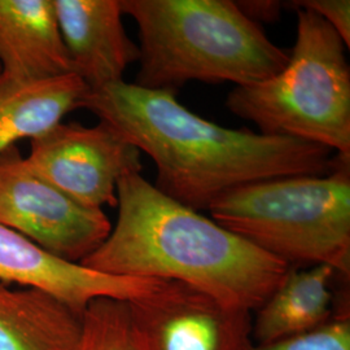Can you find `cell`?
Listing matches in <instances>:
<instances>
[{"label": "cell", "mask_w": 350, "mask_h": 350, "mask_svg": "<svg viewBox=\"0 0 350 350\" xmlns=\"http://www.w3.org/2000/svg\"><path fill=\"white\" fill-rule=\"evenodd\" d=\"M336 271L327 265L289 267L271 296L254 312L252 338L269 345L310 334L335 315L331 282Z\"/></svg>", "instance_id": "12"}, {"label": "cell", "mask_w": 350, "mask_h": 350, "mask_svg": "<svg viewBox=\"0 0 350 350\" xmlns=\"http://www.w3.org/2000/svg\"><path fill=\"white\" fill-rule=\"evenodd\" d=\"M296 10H306L318 14L331 26L347 47L350 46L349 0H300L289 1Z\"/></svg>", "instance_id": "17"}, {"label": "cell", "mask_w": 350, "mask_h": 350, "mask_svg": "<svg viewBox=\"0 0 350 350\" xmlns=\"http://www.w3.org/2000/svg\"><path fill=\"white\" fill-rule=\"evenodd\" d=\"M133 350H250L252 313L179 282L127 302Z\"/></svg>", "instance_id": "8"}, {"label": "cell", "mask_w": 350, "mask_h": 350, "mask_svg": "<svg viewBox=\"0 0 350 350\" xmlns=\"http://www.w3.org/2000/svg\"><path fill=\"white\" fill-rule=\"evenodd\" d=\"M250 350H350L349 312L336 313L327 325L310 334Z\"/></svg>", "instance_id": "16"}, {"label": "cell", "mask_w": 350, "mask_h": 350, "mask_svg": "<svg viewBox=\"0 0 350 350\" xmlns=\"http://www.w3.org/2000/svg\"><path fill=\"white\" fill-rule=\"evenodd\" d=\"M237 4L241 13L257 25L261 23H274L284 8L282 1L275 0H245L237 1Z\"/></svg>", "instance_id": "18"}, {"label": "cell", "mask_w": 350, "mask_h": 350, "mask_svg": "<svg viewBox=\"0 0 350 350\" xmlns=\"http://www.w3.org/2000/svg\"><path fill=\"white\" fill-rule=\"evenodd\" d=\"M82 315L50 295L0 282V350H77Z\"/></svg>", "instance_id": "14"}, {"label": "cell", "mask_w": 350, "mask_h": 350, "mask_svg": "<svg viewBox=\"0 0 350 350\" xmlns=\"http://www.w3.org/2000/svg\"><path fill=\"white\" fill-rule=\"evenodd\" d=\"M297 38L278 75L237 86L227 108L265 135L314 143L350 160V69L345 44L318 14L297 10Z\"/></svg>", "instance_id": "5"}, {"label": "cell", "mask_w": 350, "mask_h": 350, "mask_svg": "<svg viewBox=\"0 0 350 350\" xmlns=\"http://www.w3.org/2000/svg\"><path fill=\"white\" fill-rule=\"evenodd\" d=\"M138 25L134 85L176 94L188 82L248 86L278 75L289 55L231 0H120Z\"/></svg>", "instance_id": "3"}, {"label": "cell", "mask_w": 350, "mask_h": 350, "mask_svg": "<svg viewBox=\"0 0 350 350\" xmlns=\"http://www.w3.org/2000/svg\"><path fill=\"white\" fill-rule=\"evenodd\" d=\"M350 160L325 175H292L237 188L208 209L226 230L278 260L350 274Z\"/></svg>", "instance_id": "4"}, {"label": "cell", "mask_w": 350, "mask_h": 350, "mask_svg": "<svg viewBox=\"0 0 350 350\" xmlns=\"http://www.w3.org/2000/svg\"><path fill=\"white\" fill-rule=\"evenodd\" d=\"M77 350H133L126 301L103 297L82 314V332Z\"/></svg>", "instance_id": "15"}, {"label": "cell", "mask_w": 350, "mask_h": 350, "mask_svg": "<svg viewBox=\"0 0 350 350\" xmlns=\"http://www.w3.org/2000/svg\"><path fill=\"white\" fill-rule=\"evenodd\" d=\"M0 72H1V70H0Z\"/></svg>", "instance_id": "19"}, {"label": "cell", "mask_w": 350, "mask_h": 350, "mask_svg": "<svg viewBox=\"0 0 350 350\" xmlns=\"http://www.w3.org/2000/svg\"><path fill=\"white\" fill-rule=\"evenodd\" d=\"M140 150L103 122L56 126L30 142L25 165L34 174L78 204L103 209L117 206V183L140 173Z\"/></svg>", "instance_id": "7"}, {"label": "cell", "mask_w": 350, "mask_h": 350, "mask_svg": "<svg viewBox=\"0 0 350 350\" xmlns=\"http://www.w3.org/2000/svg\"><path fill=\"white\" fill-rule=\"evenodd\" d=\"M0 70L23 81L73 75L52 0H0Z\"/></svg>", "instance_id": "11"}, {"label": "cell", "mask_w": 350, "mask_h": 350, "mask_svg": "<svg viewBox=\"0 0 350 350\" xmlns=\"http://www.w3.org/2000/svg\"><path fill=\"white\" fill-rule=\"evenodd\" d=\"M90 88L75 75L23 81L0 75V157L21 140H34L83 108Z\"/></svg>", "instance_id": "13"}, {"label": "cell", "mask_w": 350, "mask_h": 350, "mask_svg": "<svg viewBox=\"0 0 350 350\" xmlns=\"http://www.w3.org/2000/svg\"><path fill=\"white\" fill-rule=\"evenodd\" d=\"M52 1L73 75L90 90L124 81L139 47L126 34L120 0Z\"/></svg>", "instance_id": "10"}, {"label": "cell", "mask_w": 350, "mask_h": 350, "mask_svg": "<svg viewBox=\"0 0 350 350\" xmlns=\"http://www.w3.org/2000/svg\"><path fill=\"white\" fill-rule=\"evenodd\" d=\"M0 282L44 292L82 315L92 301L103 297L139 300L166 280L99 273L63 260L0 225Z\"/></svg>", "instance_id": "9"}, {"label": "cell", "mask_w": 350, "mask_h": 350, "mask_svg": "<svg viewBox=\"0 0 350 350\" xmlns=\"http://www.w3.org/2000/svg\"><path fill=\"white\" fill-rule=\"evenodd\" d=\"M118 217L82 265L99 273L179 282L227 308L257 312L287 274V263L212 218L169 199L140 173L117 183Z\"/></svg>", "instance_id": "2"}, {"label": "cell", "mask_w": 350, "mask_h": 350, "mask_svg": "<svg viewBox=\"0 0 350 350\" xmlns=\"http://www.w3.org/2000/svg\"><path fill=\"white\" fill-rule=\"evenodd\" d=\"M83 109L147 153L156 166L152 185L196 212L241 186L328 174L338 161L314 143L217 125L179 104L173 92L125 81L90 90Z\"/></svg>", "instance_id": "1"}, {"label": "cell", "mask_w": 350, "mask_h": 350, "mask_svg": "<svg viewBox=\"0 0 350 350\" xmlns=\"http://www.w3.org/2000/svg\"><path fill=\"white\" fill-rule=\"evenodd\" d=\"M0 225L77 263L98 250L112 230L103 209L78 204L34 174L17 147L0 157Z\"/></svg>", "instance_id": "6"}]
</instances>
